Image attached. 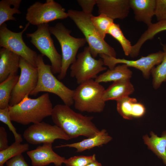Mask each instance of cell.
Returning <instances> with one entry per match:
<instances>
[{
    "label": "cell",
    "instance_id": "obj_1",
    "mask_svg": "<svg viewBox=\"0 0 166 166\" xmlns=\"http://www.w3.org/2000/svg\"><path fill=\"white\" fill-rule=\"evenodd\" d=\"M51 118L71 139L79 136L90 137L100 131L92 121L93 117L77 113L70 106L57 104L53 108Z\"/></svg>",
    "mask_w": 166,
    "mask_h": 166
},
{
    "label": "cell",
    "instance_id": "obj_2",
    "mask_svg": "<svg viewBox=\"0 0 166 166\" xmlns=\"http://www.w3.org/2000/svg\"><path fill=\"white\" fill-rule=\"evenodd\" d=\"M26 95L19 103L9 106L11 121L23 125L42 122L51 116L53 107L49 94L46 93L33 99Z\"/></svg>",
    "mask_w": 166,
    "mask_h": 166
},
{
    "label": "cell",
    "instance_id": "obj_3",
    "mask_svg": "<svg viewBox=\"0 0 166 166\" xmlns=\"http://www.w3.org/2000/svg\"><path fill=\"white\" fill-rule=\"evenodd\" d=\"M67 13L69 17L84 36L93 57L104 54L116 57L115 49L101 37L93 24L91 19L92 14L72 9L69 10Z\"/></svg>",
    "mask_w": 166,
    "mask_h": 166
},
{
    "label": "cell",
    "instance_id": "obj_4",
    "mask_svg": "<svg viewBox=\"0 0 166 166\" xmlns=\"http://www.w3.org/2000/svg\"><path fill=\"white\" fill-rule=\"evenodd\" d=\"M43 56L41 54L38 55L36 62L38 82L30 95L36 96L42 92L53 93L58 96L65 105L70 107L74 104V90L67 87L54 76L51 65L45 64Z\"/></svg>",
    "mask_w": 166,
    "mask_h": 166
},
{
    "label": "cell",
    "instance_id": "obj_5",
    "mask_svg": "<svg viewBox=\"0 0 166 166\" xmlns=\"http://www.w3.org/2000/svg\"><path fill=\"white\" fill-rule=\"evenodd\" d=\"M105 89L93 79L85 81L74 90L73 100L75 108L79 111L100 113L103 111L105 101L103 95Z\"/></svg>",
    "mask_w": 166,
    "mask_h": 166
},
{
    "label": "cell",
    "instance_id": "obj_6",
    "mask_svg": "<svg viewBox=\"0 0 166 166\" xmlns=\"http://www.w3.org/2000/svg\"><path fill=\"white\" fill-rule=\"evenodd\" d=\"M50 33L57 39L61 47L62 63L61 71L57 76L61 80L66 76L70 65L76 59L78 49L83 46L86 42L84 38H76L70 35L71 31L62 23H58L54 26L49 27Z\"/></svg>",
    "mask_w": 166,
    "mask_h": 166
},
{
    "label": "cell",
    "instance_id": "obj_7",
    "mask_svg": "<svg viewBox=\"0 0 166 166\" xmlns=\"http://www.w3.org/2000/svg\"><path fill=\"white\" fill-rule=\"evenodd\" d=\"M48 24L37 26V30L31 33L26 34L30 42L43 56L49 60L53 74L60 73L62 63V56L56 49L51 35Z\"/></svg>",
    "mask_w": 166,
    "mask_h": 166
},
{
    "label": "cell",
    "instance_id": "obj_8",
    "mask_svg": "<svg viewBox=\"0 0 166 166\" xmlns=\"http://www.w3.org/2000/svg\"><path fill=\"white\" fill-rule=\"evenodd\" d=\"M102 59L93 57L88 46L77 56L76 59L71 65L70 76L75 77L79 85L87 81L96 79L100 72L107 68L104 66Z\"/></svg>",
    "mask_w": 166,
    "mask_h": 166
},
{
    "label": "cell",
    "instance_id": "obj_9",
    "mask_svg": "<svg viewBox=\"0 0 166 166\" xmlns=\"http://www.w3.org/2000/svg\"><path fill=\"white\" fill-rule=\"evenodd\" d=\"M30 24L28 22L24 29L19 32L10 30L5 23L0 26V47L18 54L37 67L38 55L26 45L22 38L23 33Z\"/></svg>",
    "mask_w": 166,
    "mask_h": 166
},
{
    "label": "cell",
    "instance_id": "obj_10",
    "mask_svg": "<svg viewBox=\"0 0 166 166\" xmlns=\"http://www.w3.org/2000/svg\"><path fill=\"white\" fill-rule=\"evenodd\" d=\"M68 17V13L60 4L53 0H47L44 3L36 2L30 6L26 18L30 24L38 26Z\"/></svg>",
    "mask_w": 166,
    "mask_h": 166
},
{
    "label": "cell",
    "instance_id": "obj_11",
    "mask_svg": "<svg viewBox=\"0 0 166 166\" xmlns=\"http://www.w3.org/2000/svg\"><path fill=\"white\" fill-rule=\"evenodd\" d=\"M19 68L20 75L11 93L10 106L18 104L26 95H30L37 84L38 75L36 67L21 57Z\"/></svg>",
    "mask_w": 166,
    "mask_h": 166
},
{
    "label": "cell",
    "instance_id": "obj_12",
    "mask_svg": "<svg viewBox=\"0 0 166 166\" xmlns=\"http://www.w3.org/2000/svg\"><path fill=\"white\" fill-rule=\"evenodd\" d=\"M23 136L28 142L34 145L52 143L57 139L67 140L71 139L59 127L44 122L30 126L24 131Z\"/></svg>",
    "mask_w": 166,
    "mask_h": 166
},
{
    "label": "cell",
    "instance_id": "obj_13",
    "mask_svg": "<svg viewBox=\"0 0 166 166\" xmlns=\"http://www.w3.org/2000/svg\"><path fill=\"white\" fill-rule=\"evenodd\" d=\"M99 55L102 59L104 65L107 66L110 69H113L117 64L122 63L126 65L128 67H134L140 70L144 78L148 79L151 74L152 69L162 61L164 52L159 51L145 57L142 56L140 58L135 60L117 58L104 54H100Z\"/></svg>",
    "mask_w": 166,
    "mask_h": 166
},
{
    "label": "cell",
    "instance_id": "obj_14",
    "mask_svg": "<svg viewBox=\"0 0 166 166\" xmlns=\"http://www.w3.org/2000/svg\"><path fill=\"white\" fill-rule=\"evenodd\" d=\"M51 143L43 144L35 149L27 152L33 166H45L53 163L55 166H61L65 159L55 153Z\"/></svg>",
    "mask_w": 166,
    "mask_h": 166
},
{
    "label": "cell",
    "instance_id": "obj_15",
    "mask_svg": "<svg viewBox=\"0 0 166 166\" xmlns=\"http://www.w3.org/2000/svg\"><path fill=\"white\" fill-rule=\"evenodd\" d=\"M99 14H103L114 20L123 19L128 15L129 0H97Z\"/></svg>",
    "mask_w": 166,
    "mask_h": 166
},
{
    "label": "cell",
    "instance_id": "obj_16",
    "mask_svg": "<svg viewBox=\"0 0 166 166\" xmlns=\"http://www.w3.org/2000/svg\"><path fill=\"white\" fill-rule=\"evenodd\" d=\"M129 5L137 21L144 23L148 27L152 23V18L155 14L156 0H129Z\"/></svg>",
    "mask_w": 166,
    "mask_h": 166
},
{
    "label": "cell",
    "instance_id": "obj_17",
    "mask_svg": "<svg viewBox=\"0 0 166 166\" xmlns=\"http://www.w3.org/2000/svg\"><path fill=\"white\" fill-rule=\"evenodd\" d=\"M21 57L4 48L0 49V83L17 75Z\"/></svg>",
    "mask_w": 166,
    "mask_h": 166
},
{
    "label": "cell",
    "instance_id": "obj_18",
    "mask_svg": "<svg viewBox=\"0 0 166 166\" xmlns=\"http://www.w3.org/2000/svg\"><path fill=\"white\" fill-rule=\"evenodd\" d=\"M117 110L124 119L130 120L133 118H139L145 113V108L136 99L126 96L117 101Z\"/></svg>",
    "mask_w": 166,
    "mask_h": 166
},
{
    "label": "cell",
    "instance_id": "obj_19",
    "mask_svg": "<svg viewBox=\"0 0 166 166\" xmlns=\"http://www.w3.org/2000/svg\"><path fill=\"white\" fill-rule=\"evenodd\" d=\"M112 139L105 129L100 130L97 134L82 141L70 144L61 145L55 148L68 147L76 148L77 152H81L96 147L102 146L110 141Z\"/></svg>",
    "mask_w": 166,
    "mask_h": 166
},
{
    "label": "cell",
    "instance_id": "obj_20",
    "mask_svg": "<svg viewBox=\"0 0 166 166\" xmlns=\"http://www.w3.org/2000/svg\"><path fill=\"white\" fill-rule=\"evenodd\" d=\"M134 91L129 79L120 80L113 82L105 89L103 98L106 102L109 100L116 101L132 94Z\"/></svg>",
    "mask_w": 166,
    "mask_h": 166
},
{
    "label": "cell",
    "instance_id": "obj_21",
    "mask_svg": "<svg viewBox=\"0 0 166 166\" xmlns=\"http://www.w3.org/2000/svg\"><path fill=\"white\" fill-rule=\"evenodd\" d=\"M166 30V20L158 21L152 23L141 35L136 43L132 46V51L130 56L137 57L143 44L147 40L153 38L159 32Z\"/></svg>",
    "mask_w": 166,
    "mask_h": 166
},
{
    "label": "cell",
    "instance_id": "obj_22",
    "mask_svg": "<svg viewBox=\"0 0 166 166\" xmlns=\"http://www.w3.org/2000/svg\"><path fill=\"white\" fill-rule=\"evenodd\" d=\"M151 137L144 136V143L148 148L161 159L166 166V131L162 133L161 137L158 136L153 132L150 133Z\"/></svg>",
    "mask_w": 166,
    "mask_h": 166
},
{
    "label": "cell",
    "instance_id": "obj_23",
    "mask_svg": "<svg viewBox=\"0 0 166 166\" xmlns=\"http://www.w3.org/2000/svg\"><path fill=\"white\" fill-rule=\"evenodd\" d=\"M128 67L124 64L118 65L113 69H108L98 76L95 81L100 83L102 82H115L123 79H130L132 73Z\"/></svg>",
    "mask_w": 166,
    "mask_h": 166
},
{
    "label": "cell",
    "instance_id": "obj_24",
    "mask_svg": "<svg viewBox=\"0 0 166 166\" xmlns=\"http://www.w3.org/2000/svg\"><path fill=\"white\" fill-rule=\"evenodd\" d=\"M21 0H2L0 1V26L9 20L16 21L13 16L19 14Z\"/></svg>",
    "mask_w": 166,
    "mask_h": 166
},
{
    "label": "cell",
    "instance_id": "obj_25",
    "mask_svg": "<svg viewBox=\"0 0 166 166\" xmlns=\"http://www.w3.org/2000/svg\"><path fill=\"white\" fill-rule=\"evenodd\" d=\"M19 77L17 75H10L0 83V109L10 106L11 95Z\"/></svg>",
    "mask_w": 166,
    "mask_h": 166
},
{
    "label": "cell",
    "instance_id": "obj_26",
    "mask_svg": "<svg viewBox=\"0 0 166 166\" xmlns=\"http://www.w3.org/2000/svg\"><path fill=\"white\" fill-rule=\"evenodd\" d=\"M162 45L164 52L162 61L151 71L153 77V86L155 89L158 88L163 82L166 81V44Z\"/></svg>",
    "mask_w": 166,
    "mask_h": 166
},
{
    "label": "cell",
    "instance_id": "obj_27",
    "mask_svg": "<svg viewBox=\"0 0 166 166\" xmlns=\"http://www.w3.org/2000/svg\"><path fill=\"white\" fill-rule=\"evenodd\" d=\"M28 144H21L15 142L6 149L0 151V166L3 165L10 159L28 151Z\"/></svg>",
    "mask_w": 166,
    "mask_h": 166
},
{
    "label": "cell",
    "instance_id": "obj_28",
    "mask_svg": "<svg viewBox=\"0 0 166 166\" xmlns=\"http://www.w3.org/2000/svg\"><path fill=\"white\" fill-rule=\"evenodd\" d=\"M109 34L117 40L121 44L126 56H130L132 45L130 42L124 36L118 24L113 23L109 28Z\"/></svg>",
    "mask_w": 166,
    "mask_h": 166
},
{
    "label": "cell",
    "instance_id": "obj_29",
    "mask_svg": "<svg viewBox=\"0 0 166 166\" xmlns=\"http://www.w3.org/2000/svg\"><path fill=\"white\" fill-rule=\"evenodd\" d=\"M99 14L97 16L93 15L91 21L101 37L104 39L109 28L114 23L113 20L105 14Z\"/></svg>",
    "mask_w": 166,
    "mask_h": 166
},
{
    "label": "cell",
    "instance_id": "obj_30",
    "mask_svg": "<svg viewBox=\"0 0 166 166\" xmlns=\"http://www.w3.org/2000/svg\"><path fill=\"white\" fill-rule=\"evenodd\" d=\"M0 121L6 124L11 131L14 137L15 141L21 143L22 138L21 134L17 133L16 129L11 123L9 107L4 109H0Z\"/></svg>",
    "mask_w": 166,
    "mask_h": 166
},
{
    "label": "cell",
    "instance_id": "obj_31",
    "mask_svg": "<svg viewBox=\"0 0 166 166\" xmlns=\"http://www.w3.org/2000/svg\"><path fill=\"white\" fill-rule=\"evenodd\" d=\"M96 160L95 154L89 156H75L65 159L64 164L66 166H85Z\"/></svg>",
    "mask_w": 166,
    "mask_h": 166
},
{
    "label": "cell",
    "instance_id": "obj_32",
    "mask_svg": "<svg viewBox=\"0 0 166 166\" xmlns=\"http://www.w3.org/2000/svg\"><path fill=\"white\" fill-rule=\"evenodd\" d=\"M155 16L158 21L166 20V0H156Z\"/></svg>",
    "mask_w": 166,
    "mask_h": 166
},
{
    "label": "cell",
    "instance_id": "obj_33",
    "mask_svg": "<svg viewBox=\"0 0 166 166\" xmlns=\"http://www.w3.org/2000/svg\"><path fill=\"white\" fill-rule=\"evenodd\" d=\"M77 1L81 7L82 11L90 14H92L94 7L97 3V0H78Z\"/></svg>",
    "mask_w": 166,
    "mask_h": 166
},
{
    "label": "cell",
    "instance_id": "obj_34",
    "mask_svg": "<svg viewBox=\"0 0 166 166\" xmlns=\"http://www.w3.org/2000/svg\"><path fill=\"white\" fill-rule=\"evenodd\" d=\"M6 163V166H29L22 154L10 159Z\"/></svg>",
    "mask_w": 166,
    "mask_h": 166
},
{
    "label": "cell",
    "instance_id": "obj_35",
    "mask_svg": "<svg viewBox=\"0 0 166 166\" xmlns=\"http://www.w3.org/2000/svg\"><path fill=\"white\" fill-rule=\"evenodd\" d=\"M9 146L7 132L5 128L0 127V151L3 150Z\"/></svg>",
    "mask_w": 166,
    "mask_h": 166
},
{
    "label": "cell",
    "instance_id": "obj_36",
    "mask_svg": "<svg viewBox=\"0 0 166 166\" xmlns=\"http://www.w3.org/2000/svg\"><path fill=\"white\" fill-rule=\"evenodd\" d=\"M85 166H102V165L101 163L98 162L96 160L89 164Z\"/></svg>",
    "mask_w": 166,
    "mask_h": 166
},
{
    "label": "cell",
    "instance_id": "obj_37",
    "mask_svg": "<svg viewBox=\"0 0 166 166\" xmlns=\"http://www.w3.org/2000/svg\"><path fill=\"white\" fill-rule=\"evenodd\" d=\"M4 166L3 165H1V166Z\"/></svg>",
    "mask_w": 166,
    "mask_h": 166
}]
</instances>
